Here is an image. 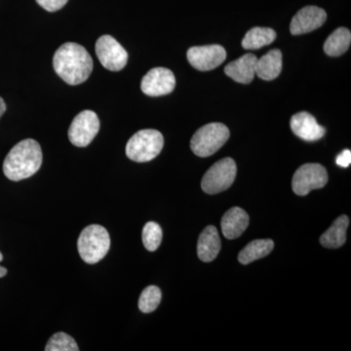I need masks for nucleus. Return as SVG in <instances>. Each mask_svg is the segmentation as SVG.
I'll return each instance as SVG.
<instances>
[{
	"label": "nucleus",
	"mask_w": 351,
	"mask_h": 351,
	"mask_svg": "<svg viewBox=\"0 0 351 351\" xmlns=\"http://www.w3.org/2000/svg\"><path fill=\"white\" fill-rule=\"evenodd\" d=\"M53 66L57 75L69 85L86 82L93 71V60L80 44L66 43L55 52Z\"/></svg>",
	"instance_id": "obj_1"
},
{
	"label": "nucleus",
	"mask_w": 351,
	"mask_h": 351,
	"mask_svg": "<svg viewBox=\"0 0 351 351\" xmlns=\"http://www.w3.org/2000/svg\"><path fill=\"white\" fill-rule=\"evenodd\" d=\"M43 151L40 145L32 138L18 143L9 152L3 162V173L7 179L13 182L31 178L40 169Z\"/></svg>",
	"instance_id": "obj_2"
},
{
	"label": "nucleus",
	"mask_w": 351,
	"mask_h": 351,
	"mask_svg": "<svg viewBox=\"0 0 351 351\" xmlns=\"http://www.w3.org/2000/svg\"><path fill=\"white\" fill-rule=\"evenodd\" d=\"M110 248L108 230L100 225L88 226L80 233L77 241L78 253L85 263L94 265L107 256Z\"/></svg>",
	"instance_id": "obj_3"
},
{
	"label": "nucleus",
	"mask_w": 351,
	"mask_h": 351,
	"mask_svg": "<svg viewBox=\"0 0 351 351\" xmlns=\"http://www.w3.org/2000/svg\"><path fill=\"white\" fill-rule=\"evenodd\" d=\"M164 138L160 132L145 129L134 134L126 145V156L135 162H149L162 151Z\"/></svg>",
	"instance_id": "obj_4"
},
{
	"label": "nucleus",
	"mask_w": 351,
	"mask_h": 351,
	"mask_svg": "<svg viewBox=\"0 0 351 351\" xmlns=\"http://www.w3.org/2000/svg\"><path fill=\"white\" fill-rule=\"evenodd\" d=\"M228 138L230 130L225 124H207L195 132L191 138V149L197 156H211L228 142Z\"/></svg>",
	"instance_id": "obj_5"
},
{
	"label": "nucleus",
	"mask_w": 351,
	"mask_h": 351,
	"mask_svg": "<svg viewBox=\"0 0 351 351\" xmlns=\"http://www.w3.org/2000/svg\"><path fill=\"white\" fill-rule=\"evenodd\" d=\"M237 173V163L232 158L221 159L205 173L201 188L207 195L223 193L232 186Z\"/></svg>",
	"instance_id": "obj_6"
},
{
	"label": "nucleus",
	"mask_w": 351,
	"mask_h": 351,
	"mask_svg": "<svg viewBox=\"0 0 351 351\" xmlns=\"http://www.w3.org/2000/svg\"><path fill=\"white\" fill-rule=\"evenodd\" d=\"M327 182L328 173L324 166L317 163L304 164L295 171L292 189L295 195L304 196L313 189L324 188Z\"/></svg>",
	"instance_id": "obj_7"
},
{
	"label": "nucleus",
	"mask_w": 351,
	"mask_h": 351,
	"mask_svg": "<svg viewBox=\"0 0 351 351\" xmlns=\"http://www.w3.org/2000/svg\"><path fill=\"white\" fill-rule=\"evenodd\" d=\"M100 130V120L92 110H83L78 113L69 129V138L71 144L85 147L91 144Z\"/></svg>",
	"instance_id": "obj_8"
},
{
	"label": "nucleus",
	"mask_w": 351,
	"mask_h": 351,
	"mask_svg": "<svg viewBox=\"0 0 351 351\" xmlns=\"http://www.w3.org/2000/svg\"><path fill=\"white\" fill-rule=\"evenodd\" d=\"M95 49L104 68L112 71H119L125 68L128 62V53L112 36L106 34L101 36L97 40Z\"/></svg>",
	"instance_id": "obj_9"
},
{
	"label": "nucleus",
	"mask_w": 351,
	"mask_h": 351,
	"mask_svg": "<svg viewBox=\"0 0 351 351\" xmlns=\"http://www.w3.org/2000/svg\"><path fill=\"white\" fill-rule=\"evenodd\" d=\"M186 56L193 68L200 71H208L218 68L225 62L226 52L223 46L214 44L189 48Z\"/></svg>",
	"instance_id": "obj_10"
},
{
	"label": "nucleus",
	"mask_w": 351,
	"mask_h": 351,
	"mask_svg": "<svg viewBox=\"0 0 351 351\" xmlns=\"http://www.w3.org/2000/svg\"><path fill=\"white\" fill-rule=\"evenodd\" d=\"M176 86L174 73L166 68L151 69L143 77L141 89L151 97L164 96L172 93Z\"/></svg>",
	"instance_id": "obj_11"
},
{
	"label": "nucleus",
	"mask_w": 351,
	"mask_h": 351,
	"mask_svg": "<svg viewBox=\"0 0 351 351\" xmlns=\"http://www.w3.org/2000/svg\"><path fill=\"white\" fill-rule=\"evenodd\" d=\"M327 14L317 6H306L301 9L292 19L290 25L291 34L294 36L308 34L324 25Z\"/></svg>",
	"instance_id": "obj_12"
},
{
	"label": "nucleus",
	"mask_w": 351,
	"mask_h": 351,
	"mask_svg": "<svg viewBox=\"0 0 351 351\" xmlns=\"http://www.w3.org/2000/svg\"><path fill=\"white\" fill-rule=\"evenodd\" d=\"M291 129L295 136L306 141V142H315L324 137V127L319 125L315 117L311 113L301 112L295 113L291 119Z\"/></svg>",
	"instance_id": "obj_13"
},
{
	"label": "nucleus",
	"mask_w": 351,
	"mask_h": 351,
	"mask_svg": "<svg viewBox=\"0 0 351 351\" xmlns=\"http://www.w3.org/2000/svg\"><path fill=\"white\" fill-rule=\"evenodd\" d=\"M248 214L239 207L228 210L221 218V230L226 239H239L249 226Z\"/></svg>",
	"instance_id": "obj_14"
},
{
	"label": "nucleus",
	"mask_w": 351,
	"mask_h": 351,
	"mask_svg": "<svg viewBox=\"0 0 351 351\" xmlns=\"http://www.w3.org/2000/svg\"><path fill=\"white\" fill-rule=\"evenodd\" d=\"M257 60V56L254 54L243 55L226 66V75L232 78L234 82L249 84L255 77Z\"/></svg>",
	"instance_id": "obj_15"
},
{
	"label": "nucleus",
	"mask_w": 351,
	"mask_h": 351,
	"mask_svg": "<svg viewBox=\"0 0 351 351\" xmlns=\"http://www.w3.org/2000/svg\"><path fill=\"white\" fill-rule=\"evenodd\" d=\"M221 242L218 230L213 226H207L197 242V256L202 262H213L221 251Z\"/></svg>",
	"instance_id": "obj_16"
},
{
	"label": "nucleus",
	"mask_w": 351,
	"mask_h": 351,
	"mask_svg": "<svg viewBox=\"0 0 351 351\" xmlns=\"http://www.w3.org/2000/svg\"><path fill=\"white\" fill-rule=\"evenodd\" d=\"M282 71V53L279 49L270 50L257 60L256 75L263 80H276Z\"/></svg>",
	"instance_id": "obj_17"
},
{
	"label": "nucleus",
	"mask_w": 351,
	"mask_h": 351,
	"mask_svg": "<svg viewBox=\"0 0 351 351\" xmlns=\"http://www.w3.org/2000/svg\"><path fill=\"white\" fill-rule=\"evenodd\" d=\"M350 225V219L346 215L339 217L330 226L326 232L320 237V243L325 248L338 249L346 241V230Z\"/></svg>",
	"instance_id": "obj_18"
},
{
	"label": "nucleus",
	"mask_w": 351,
	"mask_h": 351,
	"mask_svg": "<svg viewBox=\"0 0 351 351\" xmlns=\"http://www.w3.org/2000/svg\"><path fill=\"white\" fill-rule=\"evenodd\" d=\"M274 248V242L271 239H257L250 242L246 247L240 252L239 261L242 265H249V263L260 260V258L267 257L271 253Z\"/></svg>",
	"instance_id": "obj_19"
},
{
	"label": "nucleus",
	"mask_w": 351,
	"mask_h": 351,
	"mask_svg": "<svg viewBox=\"0 0 351 351\" xmlns=\"http://www.w3.org/2000/svg\"><path fill=\"white\" fill-rule=\"evenodd\" d=\"M276 32L269 27H256L247 32L242 40V47L247 50H258L276 40Z\"/></svg>",
	"instance_id": "obj_20"
},
{
	"label": "nucleus",
	"mask_w": 351,
	"mask_h": 351,
	"mask_svg": "<svg viewBox=\"0 0 351 351\" xmlns=\"http://www.w3.org/2000/svg\"><path fill=\"white\" fill-rule=\"evenodd\" d=\"M351 34L346 27H339L327 38L324 51L328 56L338 57L345 54L350 48Z\"/></svg>",
	"instance_id": "obj_21"
},
{
	"label": "nucleus",
	"mask_w": 351,
	"mask_h": 351,
	"mask_svg": "<svg viewBox=\"0 0 351 351\" xmlns=\"http://www.w3.org/2000/svg\"><path fill=\"white\" fill-rule=\"evenodd\" d=\"M161 291L156 286H149L143 291L138 299V308L142 313H151L158 307L161 302Z\"/></svg>",
	"instance_id": "obj_22"
},
{
	"label": "nucleus",
	"mask_w": 351,
	"mask_h": 351,
	"mask_svg": "<svg viewBox=\"0 0 351 351\" xmlns=\"http://www.w3.org/2000/svg\"><path fill=\"white\" fill-rule=\"evenodd\" d=\"M143 243L147 251L154 252L162 241V230L158 223L149 221L143 228Z\"/></svg>",
	"instance_id": "obj_23"
},
{
	"label": "nucleus",
	"mask_w": 351,
	"mask_h": 351,
	"mask_svg": "<svg viewBox=\"0 0 351 351\" xmlns=\"http://www.w3.org/2000/svg\"><path fill=\"white\" fill-rule=\"evenodd\" d=\"M46 351H78L77 343L75 339L64 332H56L48 341Z\"/></svg>",
	"instance_id": "obj_24"
},
{
	"label": "nucleus",
	"mask_w": 351,
	"mask_h": 351,
	"mask_svg": "<svg viewBox=\"0 0 351 351\" xmlns=\"http://www.w3.org/2000/svg\"><path fill=\"white\" fill-rule=\"evenodd\" d=\"M69 0H36V2L49 12H56L60 9L63 8Z\"/></svg>",
	"instance_id": "obj_25"
},
{
	"label": "nucleus",
	"mask_w": 351,
	"mask_h": 351,
	"mask_svg": "<svg viewBox=\"0 0 351 351\" xmlns=\"http://www.w3.org/2000/svg\"><path fill=\"white\" fill-rule=\"evenodd\" d=\"M336 163L343 168H348L351 163V152L350 149H345L341 154H339L336 159Z\"/></svg>",
	"instance_id": "obj_26"
},
{
	"label": "nucleus",
	"mask_w": 351,
	"mask_h": 351,
	"mask_svg": "<svg viewBox=\"0 0 351 351\" xmlns=\"http://www.w3.org/2000/svg\"><path fill=\"white\" fill-rule=\"evenodd\" d=\"M6 112V104L3 99L0 97V117Z\"/></svg>",
	"instance_id": "obj_27"
},
{
	"label": "nucleus",
	"mask_w": 351,
	"mask_h": 351,
	"mask_svg": "<svg viewBox=\"0 0 351 351\" xmlns=\"http://www.w3.org/2000/svg\"><path fill=\"white\" fill-rule=\"evenodd\" d=\"M7 274V269L5 267H1L0 265V278H2V277L5 276Z\"/></svg>",
	"instance_id": "obj_28"
},
{
	"label": "nucleus",
	"mask_w": 351,
	"mask_h": 351,
	"mask_svg": "<svg viewBox=\"0 0 351 351\" xmlns=\"http://www.w3.org/2000/svg\"><path fill=\"white\" fill-rule=\"evenodd\" d=\"M2 260H3V256H2L1 252H0V262H2Z\"/></svg>",
	"instance_id": "obj_29"
}]
</instances>
